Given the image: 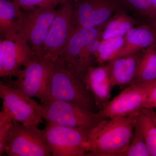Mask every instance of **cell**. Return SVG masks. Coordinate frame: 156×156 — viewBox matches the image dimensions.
<instances>
[{
	"label": "cell",
	"mask_w": 156,
	"mask_h": 156,
	"mask_svg": "<svg viewBox=\"0 0 156 156\" xmlns=\"http://www.w3.org/2000/svg\"><path fill=\"white\" fill-rule=\"evenodd\" d=\"M156 109V82L146 98L142 108Z\"/></svg>",
	"instance_id": "obj_26"
},
{
	"label": "cell",
	"mask_w": 156,
	"mask_h": 156,
	"mask_svg": "<svg viewBox=\"0 0 156 156\" xmlns=\"http://www.w3.org/2000/svg\"><path fill=\"white\" fill-rule=\"evenodd\" d=\"M143 52L114 58L106 65L112 87L130 85L136 76Z\"/></svg>",
	"instance_id": "obj_15"
},
{
	"label": "cell",
	"mask_w": 156,
	"mask_h": 156,
	"mask_svg": "<svg viewBox=\"0 0 156 156\" xmlns=\"http://www.w3.org/2000/svg\"><path fill=\"white\" fill-rule=\"evenodd\" d=\"M40 105L46 124L90 131L105 119L84 107L61 101H46Z\"/></svg>",
	"instance_id": "obj_3"
},
{
	"label": "cell",
	"mask_w": 156,
	"mask_h": 156,
	"mask_svg": "<svg viewBox=\"0 0 156 156\" xmlns=\"http://www.w3.org/2000/svg\"><path fill=\"white\" fill-rule=\"evenodd\" d=\"M122 5L126 6L148 20L150 23L156 19V10L152 0H120Z\"/></svg>",
	"instance_id": "obj_22"
},
{
	"label": "cell",
	"mask_w": 156,
	"mask_h": 156,
	"mask_svg": "<svg viewBox=\"0 0 156 156\" xmlns=\"http://www.w3.org/2000/svg\"><path fill=\"white\" fill-rule=\"evenodd\" d=\"M151 26L153 28L154 31L155 33L156 37V19L155 20H154L152 22H151V23H149Z\"/></svg>",
	"instance_id": "obj_28"
},
{
	"label": "cell",
	"mask_w": 156,
	"mask_h": 156,
	"mask_svg": "<svg viewBox=\"0 0 156 156\" xmlns=\"http://www.w3.org/2000/svg\"><path fill=\"white\" fill-rule=\"evenodd\" d=\"M57 10L54 7L21 9L17 21V32L28 44L37 59L44 58V45Z\"/></svg>",
	"instance_id": "obj_4"
},
{
	"label": "cell",
	"mask_w": 156,
	"mask_h": 156,
	"mask_svg": "<svg viewBox=\"0 0 156 156\" xmlns=\"http://www.w3.org/2000/svg\"><path fill=\"white\" fill-rule=\"evenodd\" d=\"M138 21L120 9L107 22L101 34V40L125 36L131 28L138 25Z\"/></svg>",
	"instance_id": "obj_17"
},
{
	"label": "cell",
	"mask_w": 156,
	"mask_h": 156,
	"mask_svg": "<svg viewBox=\"0 0 156 156\" xmlns=\"http://www.w3.org/2000/svg\"><path fill=\"white\" fill-rule=\"evenodd\" d=\"M125 40V36L101 40L94 55L95 60L99 65H102L113 59L122 47Z\"/></svg>",
	"instance_id": "obj_20"
},
{
	"label": "cell",
	"mask_w": 156,
	"mask_h": 156,
	"mask_svg": "<svg viewBox=\"0 0 156 156\" xmlns=\"http://www.w3.org/2000/svg\"><path fill=\"white\" fill-rule=\"evenodd\" d=\"M156 80L131 84L97 113L103 119L126 116L143 108L149 92Z\"/></svg>",
	"instance_id": "obj_10"
},
{
	"label": "cell",
	"mask_w": 156,
	"mask_h": 156,
	"mask_svg": "<svg viewBox=\"0 0 156 156\" xmlns=\"http://www.w3.org/2000/svg\"><path fill=\"white\" fill-rule=\"evenodd\" d=\"M21 9L31 10L37 7H55L56 5L62 4L66 0H13Z\"/></svg>",
	"instance_id": "obj_25"
},
{
	"label": "cell",
	"mask_w": 156,
	"mask_h": 156,
	"mask_svg": "<svg viewBox=\"0 0 156 156\" xmlns=\"http://www.w3.org/2000/svg\"><path fill=\"white\" fill-rule=\"evenodd\" d=\"M153 3L154 5V6L156 10V0H152Z\"/></svg>",
	"instance_id": "obj_29"
},
{
	"label": "cell",
	"mask_w": 156,
	"mask_h": 156,
	"mask_svg": "<svg viewBox=\"0 0 156 156\" xmlns=\"http://www.w3.org/2000/svg\"><path fill=\"white\" fill-rule=\"evenodd\" d=\"M0 97L3 106L9 110L16 122L24 125L43 122L40 104L10 84L1 82Z\"/></svg>",
	"instance_id": "obj_12"
},
{
	"label": "cell",
	"mask_w": 156,
	"mask_h": 156,
	"mask_svg": "<svg viewBox=\"0 0 156 156\" xmlns=\"http://www.w3.org/2000/svg\"><path fill=\"white\" fill-rule=\"evenodd\" d=\"M120 0H76L73 2L76 30L104 25L122 9Z\"/></svg>",
	"instance_id": "obj_11"
},
{
	"label": "cell",
	"mask_w": 156,
	"mask_h": 156,
	"mask_svg": "<svg viewBox=\"0 0 156 156\" xmlns=\"http://www.w3.org/2000/svg\"><path fill=\"white\" fill-rule=\"evenodd\" d=\"M83 80L98 108H103L110 101L113 88L106 65L89 67Z\"/></svg>",
	"instance_id": "obj_14"
},
{
	"label": "cell",
	"mask_w": 156,
	"mask_h": 156,
	"mask_svg": "<svg viewBox=\"0 0 156 156\" xmlns=\"http://www.w3.org/2000/svg\"><path fill=\"white\" fill-rule=\"evenodd\" d=\"M114 156H151L142 133L136 124L130 144Z\"/></svg>",
	"instance_id": "obj_23"
},
{
	"label": "cell",
	"mask_w": 156,
	"mask_h": 156,
	"mask_svg": "<svg viewBox=\"0 0 156 156\" xmlns=\"http://www.w3.org/2000/svg\"><path fill=\"white\" fill-rule=\"evenodd\" d=\"M156 80V43L143 51L137 72L131 84Z\"/></svg>",
	"instance_id": "obj_18"
},
{
	"label": "cell",
	"mask_w": 156,
	"mask_h": 156,
	"mask_svg": "<svg viewBox=\"0 0 156 156\" xmlns=\"http://www.w3.org/2000/svg\"><path fill=\"white\" fill-rule=\"evenodd\" d=\"M76 31L73 2L66 0L57 10L45 40L44 58L52 61L59 57Z\"/></svg>",
	"instance_id": "obj_6"
},
{
	"label": "cell",
	"mask_w": 156,
	"mask_h": 156,
	"mask_svg": "<svg viewBox=\"0 0 156 156\" xmlns=\"http://www.w3.org/2000/svg\"><path fill=\"white\" fill-rule=\"evenodd\" d=\"M37 124L24 125L14 121L5 148L9 156H52L43 130Z\"/></svg>",
	"instance_id": "obj_5"
},
{
	"label": "cell",
	"mask_w": 156,
	"mask_h": 156,
	"mask_svg": "<svg viewBox=\"0 0 156 156\" xmlns=\"http://www.w3.org/2000/svg\"><path fill=\"white\" fill-rule=\"evenodd\" d=\"M53 66L51 59L36 58L24 67L17 80L10 81L9 84L29 97L44 102L47 98Z\"/></svg>",
	"instance_id": "obj_7"
},
{
	"label": "cell",
	"mask_w": 156,
	"mask_h": 156,
	"mask_svg": "<svg viewBox=\"0 0 156 156\" xmlns=\"http://www.w3.org/2000/svg\"><path fill=\"white\" fill-rule=\"evenodd\" d=\"M105 24L93 28L77 30L59 56L82 78L81 59L84 49L89 42L101 34Z\"/></svg>",
	"instance_id": "obj_13"
},
{
	"label": "cell",
	"mask_w": 156,
	"mask_h": 156,
	"mask_svg": "<svg viewBox=\"0 0 156 156\" xmlns=\"http://www.w3.org/2000/svg\"><path fill=\"white\" fill-rule=\"evenodd\" d=\"M53 61V71L45 101H61L76 104L93 111L98 108L83 79L75 70L59 57Z\"/></svg>",
	"instance_id": "obj_2"
},
{
	"label": "cell",
	"mask_w": 156,
	"mask_h": 156,
	"mask_svg": "<svg viewBox=\"0 0 156 156\" xmlns=\"http://www.w3.org/2000/svg\"><path fill=\"white\" fill-rule=\"evenodd\" d=\"M21 8L14 1L0 0V32L4 38L17 32V21Z\"/></svg>",
	"instance_id": "obj_19"
},
{
	"label": "cell",
	"mask_w": 156,
	"mask_h": 156,
	"mask_svg": "<svg viewBox=\"0 0 156 156\" xmlns=\"http://www.w3.org/2000/svg\"><path fill=\"white\" fill-rule=\"evenodd\" d=\"M136 125L144 138L151 156H156V125L151 119L140 111L137 116Z\"/></svg>",
	"instance_id": "obj_21"
},
{
	"label": "cell",
	"mask_w": 156,
	"mask_h": 156,
	"mask_svg": "<svg viewBox=\"0 0 156 156\" xmlns=\"http://www.w3.org/2000/svg\"><path fill=\"white\" fill-rule=\"evenodd\" d=\"M140 111L150 117L156 125V112L154 109L144 108L141 109Z\"/></svg>",
	"instance_id": "obj_27"
},
{
	"label": "cell",
	"mask_w": 156,
	"mask_h": 156,
	"mask_svg": "<svg viewBox=\"0 0 156 156\" xmlns=\"http://www.w3.org/2000/svg\"><path fill=\"white\" fill-rule=\"evenodd\" d=\"M14 121L10 112L3 106L0 112V156L5 153V146Z\"/></svg>",
	"instance_id": "obj_24"
},
{
	"label": "cell",
	"mask_w": 156,
	"mask_h": 156,
	"mask_svg": "<svg viewBox=\"0 0 156 156\" xmlns=\"http://www.w3.org/2000/svg\"><path fill=\"white\" fill-rule=\"evenodd\" d=\"M28 44L17 33L0 41V76L17 78L22 67L36 59Z\"/></svg>",
	"instance_id": "obj_9"
},
{
	"label": "cell",
	"mask_w": 156,
	"mask_h": 156,
	"mask_svg": "<svg viewBox=\"0 0 156 156\" xmlns=\"http://www.w3.org/2000/svg\"><path fill=\"white\" fill-rule=\"evenodd\" d=\"M140 112L102 120L88 134L83 144L85 156H114L125 149L131 142Z\"/></svg>",
	"instance_id": "obj_1"
},
{
	"label": "cell",
	"mask_w": 156,
	"mask_h": 156,
	"mask_svg": "<svg viewBox=\"0 0 156 156\" xmlns=\"http://www.w3.org/2000/svg\"><path fill=\"white\" fill-rule=\"evenodd\" d=\"M125 38L124 44L114 58L142 51L156 41L155 33L150 23L134 27L126 34Z\"/></svg>",
	"instance_id": "obj_16"
},
{
	"label": "cell",
	"mask_w": 156,
	"mask_h": 156,
	"mask_svg": "<svg viewBox=\"0 0 156 156\" xmlns=\"http://www.w3.org/2000/svg\"><path fill=\"white\" fill-rule=\"evenodd\" d=\"M43 131L52 156H85L83 144L90 131L48 124Z\"/></svg>",
	"instance_id": "obj_8"
}]
</instances>
